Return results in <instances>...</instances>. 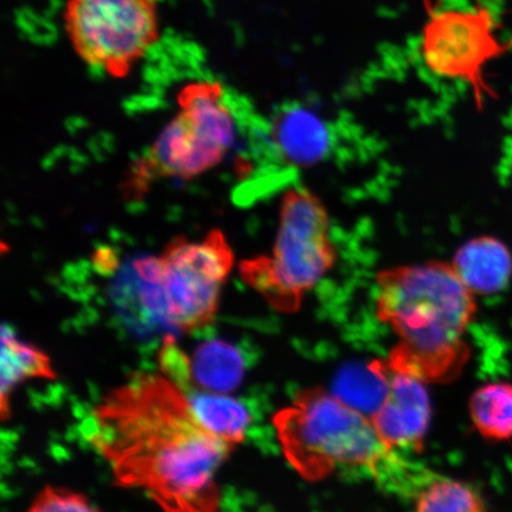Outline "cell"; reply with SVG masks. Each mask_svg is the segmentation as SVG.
<instances>
[{"label":"cell","mask_w":512,"mask_h":512,"mask_svg":"<svg viewBox=\"0 0 512 512\" xmlns=\"http://www.w3.org/2000/svg\"><path fill=\"white\" fill-rule=\"evenodd\" d=\"M88 440L121 488L142 490L166 511L219 508L215 476L235 446L204 428L168 377L137 374L94 409Z\"/></svg>","instance_id":"obj_1"},{"label":"cell","mask_w":512,"mask_h":512,"mask_svg":"<svg viewBox=\"0 0 512 512\" xmlns=\"http://www.w3.org/2000/svg\"><path fill=\"white\" fill-rule=\"evenodd\" d=\"M377 288V316L399 337L389 368L426 383L456 380L471 355L463 336L477 304L452 262L387 268Z\"/></svg>","instance_id":"obj_2"},{"label":"cell","mask_w":512,"mask_h":512,"mask_svg":"<svg viewBox=\"0 0 512 512\" xmlns=\"http://www.w3.org/2000/svg\"><path fill=\"white\" fill-rule=\"evenodd\" d=\"M177 106L174 119L128 170L127 197L144 196L159 179L191 181L207 174L233 149L238 123L219 81L188 83L177 94Z\"/></svg>","instance_id":"obj_3"},{"label":"cell","mask_w":512,"mask_h":512,"mask_svg":"<svg viewBox=\"0 0 512 512\" xmlns=\"http://www.w3.org/2000/svg\"><path fill=\"white\" fill-rule=\"evenodd\" d=\"M273 421L287 462L307 482L343 465L367 466L376 475L390 452L368 415L324 389L302 390Z\"/></svg>","instance_id":"obj_4"},{"label":"cell","mask_w":512,"mask_h":512,"mask_svg":"<svg viewBox=\"0 0 512 512\" xmlns=\"http://www.w3.org/2000/svg\"><path fill=\"white\" fill-rule=\"evenodd\" d=\"M335 261L328 210L310 190L293 187L281 200L272 253L243 260L240 274L273 309L293 313L302 305L304 293L331 270Z\"/></svg>","instance_id":"obj_5"},{"label":"cell","mask_w":512,"mask_h":512,"mask_svg":"<svg viewBox=\"0 0 512 512\" xmlns=\"http://www.w3.org/2000/svg\"><path fill=\"white\" fill-rule=\"evenodd\" d=\"M158 258V283H145L140 297L146 318L182 332L211 323L234 266L233 249L222 230L213 229L200 241L179 236Z\"/></svg>","instance_id":"obj_6"},{"label":"cell","mask_w":512,"mask_h":512,"mask_svg":"<svg viewBox=\"0 0 512 512\" xmlns=\"http://www.w3.org/2000/svg\"><path fill=\"white\" fill-rule=\"evenodd\" d=\"M64 30L89 68L124 79L160 38L158 0H67Z\"/></svg>","instance_id":"obj_7"},{"label":"cell","mask_w":512,"mask_h":512,"mask_svg":"<svg viewBox=\"0 0 512 512\" xmlns=\"http://www.w3.org/2000/svg\"><path fill=\"white\" fill-rule=\"evenodd\" d=\"M509 49L510 44L499 40L494 18L485 9L431 10L420 42L425 67L439 78L470 86L478 108L496 98L485 80L486 66Z\"/></svg>","instance_id":"obj_8"},{"label":"cell","mask_w":512,"mask_h":512,"mask_svg":"<svg viewBox=\"0 0 512 512\" xmlns=\"http://www.w3.org/2000/svg\"><path fill=\"white\" fill-rule=\"evenodd\" d=\"M425 383L418 377L390 369L386 398L370 416L377 434L389 451L394 448L414 452L424 450L431 420V402Z\"/></svg>","instance_id":"obj_9"},{"label":"cell","mask_w":512,"mask_h":512,"mask_svg":"<svg viewBox=\"0 0 512 512\" xmlns=\"http://www.w3.org/2000/svg\"><path fill=\"white\" fill-rule=\"evenodd\" d=\"M271 139L278 156L296 166L320 162L331 146L330 132L323 120L299 106L287 107L275 115Z\"/></svg>","instance_id":"obj_10"},{"label":"cell","mask_w":512,"mask_h":512,"mask_svg":"<svg viewBox=\"0 0 512 512\" xmlns=\"http://www.w3.org/2000/svg\"><path fill=\"white\" fill-rule=\"evenodd\" d=\"M452 265L464 284L480 296L503 291L512 277L510 249L492 236L467 241L454 255Z\"/></svg>","instance_id":"obj_11"},{"label":"cell","mask_w":512,"mask_h":512,"mask_svg":"<svg viewBox=\"0 0 512 512\" xmlns=\"http://www.w3.org/2000/svg\"><path fill=\"white\" fill-rule=\"evenodd\" d=\"M28 379L55 380L49 357L29 343L22 342L8 324L2 326V419L9 416V400L19 382Z\"/></svg>","instance_id":"obj_12"},{"label":"cell","mask_w":512,"mask_h":512,"mask_svg":"<svg viewBox=\"0 0 512 512\" xmlns=\"http://www.w3.org/2000/svg\"><path fill=\"white\" fill-rule=\"evenodd\" d=\"M191 375L195 386L208 392L227 394L240 386L245 375V362L234 345L211 341L195 351Z\"/></svg>","instance_id":"obj_13"},{"label":"cell","mask_w":512,"mask_h":512,"mask_svg":"<svg viewBox=\"0 0 512 512\" xmlns=\"http://www.w3.org/2000/svg\"><path fill=\"white\" fill-rule=\"evenodd\" d=\"M185 395L188 396L197 420L209 432L233 446L245 440L251 416L240 401L213 392L197 393L189 390Z\"/></svg>","instance_id":"obj_14"},{"label":"cell","mask_w":512,"mask_h":512,"mask_svg":"<svg viewBox=\"0 0 512 512\" xmlns=\"http://www.w3.org/2000/svg\"><path fill=\"white\" fill-rule=\"evenodd\" d=\"M389 377L387 361L352 364L337 376L335 395L370 418L386 398Z\"/></svg>","instance_id":"obj_15"},{"label":"cell","mask_w":512,"mask_h":512,"mask_svg":"<svg viewBox=\"0 0 512 512\" xmlns=\"http://www.w3.org/2000/svg\"><path fill=\"white\" fill-rule=\"evenodd\" d=\"M473 425L485 439H512V383L485 384L470 400Z\"/></svg>","instance_id":"obj_16"},{"label":"cell","mask_w":512,"mask_h":512,"mask_svg":"<svg viewBox=\"0 0 512 512\" xmlns=\"http://www.w3.org/2000/svg\"><path fill=\"white\" fill-rule=\"evenodd\" d=\"M415 509L427 511L479 512L485 510L483 499L466 484L451 479H435L415 499Z\"/></svg>","instance_id":"obj_17"},{"label":"cell","mask_w":512,"mask_h":512,"mask_svg":"<svg viewBox=\"0 0 512 512\" xmlns=\"http://www.w3.org/2000/svg\"><path fill=\"white\" fill-rule=\"evenodd\" d=\"M31 512H91L92 507L85 495L69 489L47 486L36 496Z\"/></svg>","instance_id":"obj_18"},{"label":"cell","mask_w":512,"mask_h":512,"mask_svg":"<svg viewBox=\"0 0 512 512\" xmlns=\"http://www.w3.org/2000/svg\"><path fill=\"white\" fill-rule=\"evenodd\" d=\"M159 366L163 374L175 382L184 393L194 386L191 375V361L179 350L175 338L171 335L163 339V347L159 352Z\"/></svg>","instance_id":"obj_19"}]
</instances>
